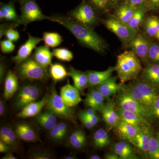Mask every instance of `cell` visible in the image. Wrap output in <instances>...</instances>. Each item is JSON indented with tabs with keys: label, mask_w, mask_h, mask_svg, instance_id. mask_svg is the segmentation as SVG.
I'll return each instance as SVG.
<instances>
[{
	"label": "cell",
	"mask_w": 159,
	"mask_h": 159,
	"mask_svg": "<svg viewBox=\"0 0 159 159\" xmlns=\"http://www.w3.org/2000/svg\"><path fill=\"white\" fill-rule=\"evenodd\" d=\"M156 135L159 141V132L157 133Z\"/></svg>",
	"instance_id": "61"
},
{
	"label": "cell",
	"mask_w": 159,
	"mask_h": 159,
	"mask_svg": "<svg viewBox=\"0 0 159 159\" xmlns=\"http://www.w3.org/2000/svg\"><path fill=\"white\" fill-rule=\"evenodd\" d=\"M142 80L159 86V63H152L142 72Z\"/></svg>",
	"instance_id": "28"
},
{
	"label": "cell",
	"mask_w": 159,
	"mask_h": 159,
	"mask_svg": "<svg viewBox=\"0 0 159 159\" xmlns=\"http://www.w3.org/2000/svg\"><path fill=\"white\" fill-rule=\"evenodd\" d=\"M114 129L121 139L132 145L135 137L139 131L133 125L121 119Z\"/></svg>",
	"instance_id": "17"
},
{
	"label": "cell",
	"mask_w": 159,
	"mask_h": 159,
	"mask_svg": "<svg viewBox=\"0 0 159 159\" xmlns=\"http://www.w3.org/2000/svg\"><path fill=\"white\" fill-rule=\"evenodd\" d=\"M60 96L65 104L70 107L76 106L82 100L80 91L70 83L61 88Z\"/></svg>",
	"instance_id": "14"
},
{
	"label": "cell",
	"mask_w": 159,
	"mask_h": 159,
	"mask_svg": "<svg viewBox=\"0 0 159 159\" xmlns=\"http://www.w3.org/2000/svg\"><path fill=\"white\" fill-rule=\"evenodd\" d=\"M121 0H110L111 3H112L113 4H116L119 2Z\"/></svg>",
	"instance_id": "59"
},
{
	"label": "cell",
	"mask_w": 159,
	"mask_h": 159,
	"mask_svg": "<svg viewBox=\"0 0 159 159\" xmlns=\"http://www.w3.org/2000/svg\"><path fill=\"white\" fill-rule=\"evenodd\" d=\"M145 6L148 10H158L159 9V0H146Z\"/></svg>",
	"instance_id": "47"
},
{
	"label": "cell",
	"mask_w": 159,
	"mask_h": 159,
	"mask_svg": "<svg viewBox=\"0 0 159 159\" xmlns=\"http://www.w3.org/2000/svg\"><path fill=\"white\" fill-rule=\"evenodd\" d=\"M115 71H116L115 67H110L105 71H87L89 87H95L102 83L111 77L112 74Z\"/></svg>",
	"instance_id": "21"
},
{
	"label": "cell",
	"mask_w": 159,
	"mask_h": 159,
	"mask_svg": "<svg viewBox=\"0 0 159 159\" xmlns=\"http://www.w3.org/2000/svg\"><path fill=\"white\" fill-rule=\"evenodd\" d=\"M106 159H120L119 156L115 153H107L104 155Z\"/></svg>",
	"instance_id": "54"
},
{
	"label": "cell",
	"mask_w": 159,
	"mask_h": 159,
	"mask_svg": "<svg viewBox=\"0 0 159 159\" xmlns=\"http://www.w3.org/2000/svg\"><path fill=\"white\" fill-rule=\"evenodd\" d=\"M31 158L33 159H51L53 157L51 154L44 151H38L32 154Z\"/></svg>",
	"instance_id": "46"
},
{
	"label": "cell",
	"mask_w": 159,
	"mask_h": 159,
	"mask_svg": "<svg viewBox=\"0 0 159 159\" xmlns=\"http://www.w3.org/2000/svg\"><path fill=\"white\" fill-rule=\"evenodd\" d=\"M50 21L58 23L70 31L84 45L102 53L107 49V45L102 38L91 28L84 25L66 16H56L50 17Z\"/></svg>",
	"instance_id": "1"
},
{
	"label": "cell",
	"mask_w": 159,
	"mask_h": 159,
	"mask_svg": "<svg viewBox=\"0 0 159 159\" xmlns=\"http://www.w3.org/2000/svg\"><path fill=\"white\" fill-rule=\"evenodd\" d=\"M42 40V39L34 37L29 34L28 40L20 47L17 54L12 57L13 62L18 65L29 58L32 51Z\"/></svg>",
	"instance_id": "13"
},
{
	"label": "cell",
	"mask_w": 159,
	"mask_h": 159,
	"mask_svg": "<svg viewBox=\"0 0 159 159\" xmlns=\"http://www.w3.org/2000/svg\"><path fill=\"white\" fill-rule=\"evenodd\" d=\"M14 131L18 139L26 142H35L39 140L37 132L31 125L26 123L16 124Z\"/></svg>",
	"instance_id": "18"
},
{
	"label": "cell",
	"mask_w": 159,
	"mask_h": 159,
	"mask_svg": "<svg viewBox=\"0 0 159 159\" xmlns=\"http://www.w3.org/2000/svg\"><path fill=\"white\" fill-rule=\"evenodd\" d=\"M64 159H77V158L76 157L72 155H68L67 156L64 157Z\"/></svg>",
	"instance_id": "58"
},
{
	"label": "cell",
	"mask_w": 159,
	"mask_h": 159,
	"mask_svg": "<svg viewBox=\"0 0 159 159\" xmlns=\"http://www.w3.org/2000/svg\"><path fill=\"white\" fill-rule=\"evenodd\" d=\"M96 111H97L93 109L90 107L89 108L87 109L80 111L78 115L84 116H93V115L97 114Z\"/></svg>",
	"instance_id": "50"
},
{
	"label": "cell",
	"mask_w": 159,
	"mask_h": 159,
	"mask_svg": "<svg viewBox=\"0 0 159 159\" xmlns=\"http://www.w3.org/2000/svg\"><path fill=\"white\" fill-rule=\"evenodd\" d=\"M78 117H79L80 122L86 128L90 129L96 125L93 122L86 119L85 117L81 116H78Z\"/></svg>",
	"instance_id": "49"
},
{
	"label": "cell",
	"mask_w": 159,
	"mask_h": 159,
	"mask_svg": "<svg viewBox=\"0 0 159 159\" xmlns=\"http://www.w3.org/2000/svg\"><path fill=\"white\" fill-rule=\"evenodd\" d=\"M93 6L100 11H105L108 9L110 0H89Z\"/></svg>",
	"instance_id": "43"
},
{
	"label": "cell",
	"mask_w": 159,
	"mask_h": 159,
	"mask_svg": "<svg viewBox=\"0 0 159 159\" xmlns=\"http://www.w3.org/2000/svg\"><path fill=\"white\" fill-rule=\"evenodd\" d=\"M15 46L13 42L7 39L1 42V48L2 52L4 54L11 53L14 51Z\"/></svg>",
	"instance_id": "42"
},
{
	"label": "cell",
	"mask_w": 159,
	"mask_h": 159,
	"mask_svg": "<svg viewBox=\"0 0 159 159\" xmlns=\"http://www.w3.org/2000/svg\"><path fill=\"white\" fill-rule=\"evenodd\" d=\"M17 26L16 24L15 25L10 24H2L0 26V38L5 35L6 32H7L9 29L11 28H13V27Z\"/></svg>",
	"instance_id": "48"
},
{
	"label": "cell",
	"mask_w": 159,
	"mask_h": 159,
	"mask_svg": "<svg viewBox=\"0 0 159 159\" xmlns=\"http://www.w3.org/2000/svg\"><path fill=\"white\" fill-rule=\"evenodd\" d=\"M87 137L84 131L80 129L74 130L68 139V144L71 148L80 149L85 147L87 144Z\"/></svg>",
	"instance_id": "29"
},
{
	"label": "cell",
	"mask_w": 159,
	"mask_h": 159,
	"mask_svg": "<svg viewBox=\"0 0 159 159\" xmlns=\"http://www.w3.org/2000/svg\"><path fill=\"white\" fill-rule=\"evenodd\" d=\"M155 36L159 40V31H158V32H157Z\"/></svg>",
	"instance_id": "60"
},
{
	"label": "cell",
	"mask_w": 159,
	"mask_h": 159,
	"mask_svg": "<svg viewBox=\"0 0 159 159\" xmlns=\"http://www.w3.org/2000/svg\"><path fill=\"white\" fill-rule=\"evenodd\" d=\"M5 103L2 101L1 100L0 101V116H2L5 111Z\"/></svg>",
	"instance_id": "56"
},
{
	"label": "cell",
	"mask_w": 159,
	"mask_h": 159,
	"mask_svg": "<svg viewBox=\"0 0 159 159\" xmlns=\"http://www.w3.org/2000/svg\"><path fill=\"white\" fill-rule=\"evenodd\" d=\"M104 97L96 87L93 88L87 94L84 100L87 106L101 112L105 105Z\"/></svg>",
	"instance_id": "16"
},
{
	"label": "cell",
	"mask_w": 159,
	"mask_h": 159,
	"mask_svg": "<svg viewBox=\"0 0 159 159\" xmlns=\"http://www.w3.org/2000/svg\"><path fill=\"white\" fill-rule=\"evenodd\" d=\"M68 130L67 124L65 122H60L56 124L50 130V138L55 142H63L67 136Z\"/></svg>",
	"instance_id": "31"
},
{
	"label": "cell",
	"mask_w": 159,
	"mask_h": 159,
	"mask_svg": "<svg viewBox=\"0 0 159 159\" xmlns=\"http://www.w3.org/2000/svg\"><path fill=\"white\" fill-rule=\"evenodd\" d=\"M17 158L11 152H8L6 153V154L4 156V157L2 158V159H16Z\"/></svg>",
	"instance_id": "55"
},
{
	"label": "cell",
	"mask_w": 159,
	"mask_h": 159,
	"mask_svg": "<svg viewBox=\"0 0 159 159\" xmlns=\"http://www.w3.org/2000/svg\"><path fill=\"white\" fill-rule=\"evenodd\" d=\"M128 142L121 141L114 145L113 151L119 156L120 159H138L140 157Z\"/></svg>",
	"instance_id": "24"
},
{
	"label": "cell",
	"mask_w": 159,
	"mask_h": 159,
	"mask_svg": "<svg viewBox=\"0 0 159 159\" xmlns=\"http://www.w3.org/2000/svg\"><path fill=\"white\" fill-rule=\"evenodd\" d=\"M144 26V30L147 35L155 36L159 30V17L149 16L145 20Z\"/></svg>",
	"instance_id": "36"
},
{
	"label": "cell",
	"mask_w": 159,
	"mask_h": 159,
	"mask_svg": "<svg viewBox=\"0 0 159 159\" xmlns=\"http://www.w3.org/2000/svg\"><path fill=\"white\" fill-rule=\"evenodd\" d=\"M45 107L46 109L51 111L57 117L70 121L74 124H77V118L74 109L68 107L65 104L54 86L48 95Z\"/></svg>",
	"instance_id": "4"
},
{
	"label": "cell",
	"mask_w": 159,
	"mask_h": 159,
	"mask_svg": "<svg viewBox=\"0 0 159 159\" xmlns=\"http://www.w3.org/2000/svg\"><path fill=\"white\" fill-rule=\"evenodd\" d=\"M17 136L10 127L3 126L0 129V140L11 148H16L18 145Z\"/></svg>",
	"instance_id": "33"
},
{
	"label": "cell",
	"mask_w": 159,
	"mask_h": 159,
	"mask_svg": "<svg viewBox=\"0 0 159 159\" xmlns=\"http://www.w3.org/2000/svg\"><path fill=\"white\" fill-rule=\"evenodd\" d=\"M115 68L122 84L135 79L142 70L139 57L131 51L119 54Z\"/></svg>",
	"instance_id": "2"
},
{
	"label": "cell",
	"mask_w": 159,
	"mask_h": 159,
	"mask_svg": "<svg viewBox=\"0 0 159 159\" xmlns=\"http://www.w3.org/2000/svg\"><path fill=\"white\" fill-rule=\"evenodd\" d=\"M6 71V66L3 62L1 61L0 64V80H1V83L4 80Z\"/></svg>",
	"instance_id": "53"
},
{
	"label": "cell",
	"mask_w": 159,
	"mask_h": 159,
	"mask_svg": "<svg viewBox=\"0 0 159 159\" xmlns=\"http://www.w3.org/2000/svg\"><path fill=\"white\" fill-rule=\"evenodd\" d=\"M150 110L152 119H159V93L151 107Z\"/></svg>",
	"instance_id": "44"
},
{
	"label": "cell",
	"mask_w": 159,
	"mask_h": 159,
	"mask_svg": "<svg viewBox=\"0 0 159 159\" xmlns=\"http://www.w3.org/2000/svg\"><path fill=\"white\" fill-rule=\"evenodd\" d=\"M89 159H101V158L99 156L97 155H93V156H91L89 157Z\"/></svg>",
	"instance_id": "57"
},
{
	"label": "cell",
	"mask_w": 159,
	"mask_h": 159,
	"mask_svg": "<svg viewBox=\"0 0 159 159\" xmlns=\"http://www.w3.org/2000/svg\"><path fill=\"white\" fill-rule=\"evenodd\" d=\"M151 44L142 34L137 33L129 43L131 50L142 61L148 60V54Z\"/></svg>",
	"instance_id": "12"
},
{
	"label": "cell",
	"mask_w": 159,
	"mask_h": 159,
	"mask_svg": "<svg viewBox=\"0 0 159 159\" xmlns=\"http://www.w3.org/2000/svg\"><path fill=\"white\" fill-rule=\"evenodd\" d=\"M102 23L107 29L118 36L124 44L129 43L138 33L136 29L121 22L116 17L103 20Z\"/></svg>",
	"instance_id": "7"
},
{
	"label": "cell",
	"mask_w": 159,
	"mask_h": 159,
	"mask_svg": "<svg viewBox=\"0 0 159 159\" xmlns=\"http://www.w3.org/2000/svg\"><path fill=\"white\" fill-rule=\"evenodd\" d=\"M122 87L134 99L150 107L159 93L156 86L142 80Z\"/></svg>",
	"instance_id": "3"
},
{
	"label": "cell",
	"mask_w": 159,
	"mask_h": 159,
	"mask_svg": "<svg viewBox=\"0 0 159 159\" xmlns=\"http://www.w3.org/2000/svg\"><path fill=\"white\" fill-rule=\"evenodd\" d=\"M45 45L50 48H55L62 42L61 35L56 32H44L42 39Z\"/></svg>",
	"instance_id": "38"
},
{
	"label": "cell",
	"mask_w": 159,
	"mask_h": 159,
	"mask_svg": "<svg viewBox=\"0 0 159 159\" xmlns=\"http://www.w3.org/2000/svg\"><path fill=\"white\" fill-rule=\"evenodd\" d=\"M41 93L40 89L37 86L31 84L23 85L19 90L15 99V107L21 110L28 104L36 101Z\"/></svg>",
	"instance_id": "10"
},
{
	"label": "cell",
	"mask_w": 159,
	"mask_h": 159,
	"mask_svg": "<svg viewBox=\"0 0 159 159\" xmlns=\"http://www.w3.org/2000/svg\"><path fill=\"white\" fill-rule=\"evenodd\" d=\"M117 103L119 107L134 112L148 121L152 119L150 107L142 104L131 97L125 90L122 85L119 92Z\"/></svg>",
	"instance_id": "6"
},
{
	"label": "cell",
	"mask_w": 159,
	"mask_h": 159,
	"mask_svg": "<svg viewBox=\"0 0 159 159\" xmlns=\"http://www.w3.org/2000/svg\"><path fill=\"white\" fill-rule=\"evenodd\" d=\"M19 17L16 13L14 5L12 2L1 5L0 9V20L14 22L16 23L18 21Z\"/></svg>",
	"instance_id": "32"
},
{
	"label": "cell",
	"mask_w": 159,
	"mask_h": 159,
	"mask_svg": "<svg viewBox=\"0 0 159 159\" xmlns=\"http://www.w3.org/2000/svg\"><path fill=\"white\" fill-rule=\"evenodd\" d=\"M69 16L77 22L90 28L97 22L96 12L92 6L85 2L81 3L70 12Z\"/></svg>",
	"instance_id": "9"
},
{
	"label": "cell",
	"mask_w": 159,
	"mask_h": 159,
	"mask_svg": "<svg viewBox=\"0 0 159 159\" xmlns=\"http://www.w3.org/2000/svg\"><path fill=\"white\" fill-rule=\"evenodd\" d=\"M116 110L121 120L133 125L139 131H147L152 129L150 121L140 116L135 113L123 109L119 107H116Z\"/></svg>",
	"instance_id": "11"
},
{
	"label": "cell",
	"mask_w": 159,
	"mask_h": 159,
	"mask_svg": "<svg viewBox=\"0 0 159 159\" xmlns=\"http://www.w3.org/2000/svg\"><path fill=\"white\" fill-rule=\"evenodd\" d=\"M152 132V129L147 131H139L135 137L133 144L142 155L148 157L151 134Z\"/></svg>",
	"instance_id": "22"
},
{
	"label": "cell",
	"mask_w": 159,
	"mask_h": 159,
	"mask_svg": "<svg viewBox=\"0 0 159 159\" xmlns=\"http://www.w3.org/2000/svg\"><path fill=\"white\" fill-rule=\"evenodd\" d=\"M148 157L152 159H159V141L153 132L151 134L148 152Z\"/></svg>",
	"instance_id": "39"
},
{
	"label": "cell",
	"mask_w": 159,
	"mask_h": 159,
	"mask_svg": "<svg viewBox=\"0 0 159 159\" xmlns=\"http://www.w3.org/2000/svg\"><path fill=\"white\" fill-rule=\"evenodd\" d=\"M5 35L7 39L10 40L12 42L17 41L20 38V34L18 31L14 30L13 28L9 29L6 32Z\"/></svg>",
	"instance_id": "45"
},
{
	"label": "cell",
	"mask_w": 159,
	"mask_h": 159,
	"mask_svg": "<svg viewBox=\"0 0 159 159\" xmlns=\"http://www.w3.org/2000/svg\"><path fill=\"white\" fill-rule=\"evenodd\" d=\"M145 1L146 0H125L124 3L139 7L145 5Z\"/></svg>",
	"instance_id": "51"
},
{
	"label": "cell",
	"mask_w": 159,
	"mask_h": 159,
	"mask_svg": "<svg viewBox=\"0 0 159 159\" xmlns=\"http://www.w3.org/2000/svg\"><path fill=\"white\" fill-rule=\"evenodd\" d=\"M57 116L48 110L40 113L36 116V122L40 127L47 130H51L57 124Z\"/></svg>",
	"instance_id": "26"
},
{
	"label": "cell",
	"mask_w": 159,
	"mask_h": 159,
	"mask_svg": "<svg viewBox=\"0 0 159 159\" xmlns=\"http://www.w3.org/2000/svg\"><path fill=\"white\" fill-rule=\"evenodd\" d=\"M148 60L152 63H159V44H151L148 54Z\"/></svg>",
	"instance_id": "41"
},
{
	"label": "cell",
	"mask_w": 159,
	"mask_h": 159,
	"mask_svg": "<svg viewBox=\"0 0 159 159\" xmlns=\"http://www.w3.org/2000/svg\"><path fill=\"white\" fill-rule=\"evenodd\" d=\"M137 7L124 3L117 9L116 17L121 22L127 24L132 17Z\"/></svg>",
	"instance_id": "30"
},
{
	"label": "cell",
	"mask_w": 159,
	"mask_h": 159,
	"mask_svg": "<svg viewBox=\"0 0 159 159\" xmlns=\"http://www.w3.org/2000/svg\"><path fill=\"white\" fill-rule=\"evenodd\" d=\"M48 97V95H46L40 101L32 102L26 106L17 114V116L23 119L36 116L45 107Z\"/></svg>",
	"instance_id": "19"
},
{
	"label": "cell",
	"mask_w": 159,
	"mask_h": 159,
	"mask_svg": "<svg viewBox=\"0 0 159 159\" xmlns=\"http://www.w3.org/2000/svg\"><path fill=\"white\" fill-rule=\"evenodd\" d=\"M148 9L145 5L137 7L132 17L127 25L134 29H138L142 24L145 12Z\"/></svg>",
	"instance_id": "37"
},
{
	"label": "cell",
	"mask_w": 159,
	"mask_h": 159,
	"mask_svg": "<svg viewBox=\"0 0 159 159\" xmlns=\"http://www.w3.org/2000/svg\"><path fill=\"white\" fill-rule=\"evenodd\" d=\"M94 145L98 148H105L110 144V140L108 134L105 129L102 128L99 129L94 134Z\"/></svg>",
	"instance_id": "34"
},
{
	"label": "cell",
	"mask_w": 159,
	"mask_h": 159,
	"mask_svg": "<svg viewBox=\"0 0 159 159\" xmlns=\"http://www.w3.org/2000/svg\"><path fill=\"white\" fill-rule=\"evenodd\" d=\"M53 54L50 51L49 47L45 45L35 48L34 58L39 64L47 68L51 65Z\"/></svg>",
	"instance_id": "27"
},
{
	"label": "cell",
	"mask_w": 159,
	"mask_h": 159,
	"mask_svg": "<svg viewBox=\"0 0 159 159\" xmlns=\"http://www.w3.org/2000/svg\"><path fill=\"white\" fill-rule=\"evenodd\" d=\"M47 68L39 64L34 57H29L18 64L17 71L21 79L44 81L49 76Z\"/></svg>",
	"instance_id": "5"
},
{
	"label": "cell",
	"mask_w": 159,
	"mask_h": 159,
	"mask_svg": "<svg viewBox=\"0 0 159 159\" xmlns=\"http://www.w3.org/2000/svg\"><path fill=\"white\" fill-rule=\"evenodd\" d=\"M101 113L102 119L109 128H115L120 121V118L116 111L115 102L110 98L107 99Z\"/></svg>",
	"instance_id": "15"
},
{
	"label": "cell",
	"mask_w": 159,
	"mask_h": 159,
	"mask_svg": "<svg viewBox=\"0 0 159 159\" xmlns=\"http://www.w3.org/2000/svg\"><path fill=\"white\" fill-rule=\"evenodd\" d=\"M122 85V84L117 83L116 77H111L95 87L102 94L105 99H108L111 96L119 93Z\"/></svg>",
	"instance_id": "20"
},
{
	"label": "cell",
	"mask_w": 159,
	"mask_h": 159,
	"mask_svg": "<svg viewBox=\"0 0 159 159\" xmlns=\"http://www.w3.org/2000/svg\"><path fill=\"white\" fill-rule=\"evenodd\" d=\"M18 79L17 76L12 72L9 70L5 80L3 96L5 99H11L18 89Z\"/></svg>",
	"instance_id": "25"
},
{
	"label": "cell",
	"mask_w": 159,
	"mask_h": 159,
	"mask_svg": "<svg viewBox=\"0 0 159 159\" xmlns=\"http://www.w3.org/2000/svg\"><path fill=\"white\" fill-rule=\"evenodd\" d=\"M50 68V74L54 81H59L68 76V72L63 66L59 63L51 64Z\"/></svg>",
	"instance_id": "35"
},
{
	"label": "cell",
	"mask_w": 159,
	"mask_h": 159,
	"mask_svg": "<svg viewBox=\"0 0 159 159\" xmlns=\"http://www.w3.org/2000/svg\"><path fill=\"white\" fill-rule=\"evenodd\" d=\"M52 54L57 59L63 61H70L74 58L72 52L66 48H57L53 49Z\"/></svg>",
	"instance_id": "40"
},
{
	"label": "cell",
	"mask_w": 159,
	"mask_h": 159,
	"mask_svg": "<svg viewBox=\"0 0 159 159\" xmlns=\"http://www.w3.org/2000/svg\"><path fill=\"white\" fill-rule=\"evenodd\" d=\"M21 14L16 23L17 25L26 26L32 22L42 20H50V16L43 14L39 6L34 0H25L21 5Z\"/></svg>",
	"instance_id": "8"
},
{
	"label": "cell",
	"mask_w": 159,
	"mask_h": 159,
	"mask_svg": "<svg viewBox=\"0 0 159 159\" xmlns=\"http://www.w3.org/2000/svg\"><path fill=\"white\" fill-rule=\"evenodd\" d=\"M68 76L72 78L74 86L80 92H83L86 89L89 87L88 77L86 72H83L70 67L69 69Z\"/></svg>",
	"instance_id": "23"
},
{
	"label": "cell",
	"mask_w": 159,
	"mask_h": 159,
	"mask_svg": "<svg viewBox=\"0 0 159 159\" xmlns=\"http://www.w3.org/2000/svg\"><path fill=\"white\" fill-rule=\"evenodd\" d=\"M11 148L0 140V152L1 153H8L11 152Z\"/></svg>",
	"instance_id": "52"
}]
</instances>
